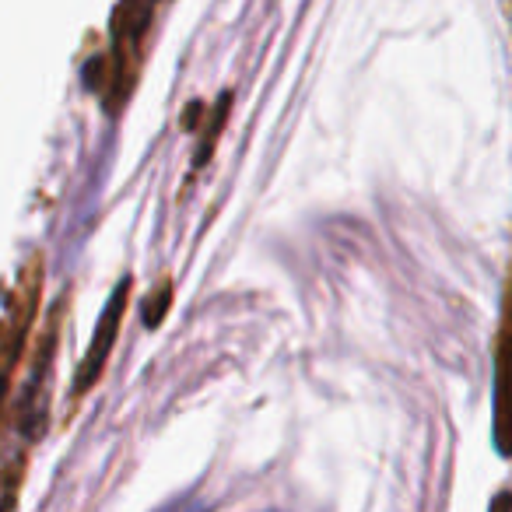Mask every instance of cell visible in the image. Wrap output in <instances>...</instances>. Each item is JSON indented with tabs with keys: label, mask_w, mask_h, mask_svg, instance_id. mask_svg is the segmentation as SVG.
<instances>
[{
	"label": "cell",
	"mask_w": 512,
	"mask_h": 512,
	"mask_svg": "<svg viewBox=\"0 0 512 512\" xmlns=\"http://www.w3.org/2000/svg\"><path fill=\"white\" fill-rule=\"evenodd\" d=\"M495 446L512 456V267L505 278L502 323L495 337Z\"/></svg>",
	"instance_id": "6da1fadb"
},
{
	"label": "cell",
	"mask_w": 512,
	"mask_h": 512,
	"mask_svg": "<svg viewBox=\"0 0 512 512\" xmlns=\"http://www.w3.org/2000/svg\"><path fill=\"white\" fill-rule=\"evenodd\" d=\"M158 512H207V505L200 502V498H176V502H169Z\"/></svg>",
	"instance_id": "7a4b0ae2"
},
{
	"label": "cell",
	"mask_w": 512,
	"mask_h": 512,
	"mask_svg": "<svg viewBox=\"0 0 512 512\" xmlns=\"http://www.w3.org/2000/svg\"><path fill=\"white\" fill-rule=\"evenodd\" d=\"M267 512H281V509H267Z\"/></svg>",
	"instance_id": "3957f363"
}]
</instances>
